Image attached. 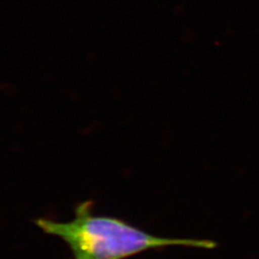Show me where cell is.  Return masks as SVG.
Instances as JSON below:
<instances>
[{"instance_id":"6da1fadb","label":"cell","mask_w":259,"mask_h":259,"mask_svg":"<svg viewBox=\"0 0 259 259\" xmlns=\"http://www.w3.org/2000/svg\"><path fill=\"white\" fill-rule=\"evenodd\" d=\"M93 205L92 201L78 204L74 219L68 222L37 218L34 223L42 232L64 241L72 259H127L170 246L206 250L217 246L206 239L153 235L119 218L93 214Z\"/></svg>"}]
</instances>
